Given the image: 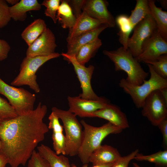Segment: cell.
Here are the masks:
<instances>
[{
  "label": "cell",
  "instance_id": "obj_1",
  "mask_svg": "<svg viewBox=\"0 0 167 167\" xmlns=\"http://www.w3.org/2000/svg\"><path fill=\"white\" fill-rule=\"evenodd\" d=\"M46 105L40 102L36 108L14 118L0 119V154L11 167L25 165L39 143L49 131L43 119Z\"/></svg>",
  "mask_w": 167,
  "mask_h": 167
},
{
  "label": "cell",
  "instance_id": "obj_2",
  "mask_svg": "<svg viewBox=\"0 0 167 167\" xmlns=\"http://www.w3.org/2000/svg\"><path fill=\"white\" fill-rule=\"evenodd\" d=\"M80 123L84 129L83 140L77 155L84 165L89 163L90 155L101 145L106 136L110 134L119 133L122 130L109 122L99 127L90 125L84 120Z\"/></svg>",
  "mask_w": 167,
  "mask_h": 167
},
{
  "label": "cell",
  "instance_id": "obj_3",
  "mask_svg": "<svg viewBox=\"0 0 167 167\" xmlns=\"http://www.w3.org/2000/svg\"><path fill=\"white\" fill-rule=\"evenodd\" d=\"M103 53L113 63L116 71H123L126 73V79L129 83L140 85L148 76V73L144 70L128 49L122 46L115 50H104Z\"/></svg>",
  "mask_w": 167,
  "mask_h": 167
},
{
  "label": "cell",
  "instance_id": "obj_4",
  "mask_svg": "<svg viewBox=\"0 0 167 167\" xmlns=\"http://www.w3.org/2000/svg\"><path fill=\"white\" fill-rule=\"evenodd\" d=\"M150 74L149 79L144 80L139 85L132 84L125 79L119 81V85L124 91L131 97L135 106L142 108L147 96L153 91L167 87V79L159 75L153 70L151 66L147 64Z\"/></svg>",
  "mask_w": 167,
  "mask_h": 167
},
{
  "label": "cell",
  "instance_id": "obj_5",
  "mask_svg": "<svg viewBox=\"0 0 167 167\" xmlns=\"http://www.w3.org/2000/svg\"><path fill=\"white\" fill-rule=\"evenodd\" d=\"M52 111L60 119L63 123L66 140V155L71 156L77 155L83 136L82 125L73 113L53 107Z\"/></svg>",
  "mask_w": 167,
  "mask_h": 167
},
{
  "label": "cell",
  "instance_id": "obj_6",
  "mask_svg": "<svg viewBox=\"0 0 167 167\" xmlns=\"http://www.w3.org/2000/svg\"><path fill=\"white\" fill-rule=\"evenodd\" d=\"M60 55L55 52L48 56L26 57L21 64L19 74L11 83V85L19 86L27 85L36 93H39L40 88L36 81V71L45 62Z\"/></svg>",
  "mask_w": 167,
  "mask_h": 167
},
{
  "label": "cell",
  "instance_id": "obj_7",
  "mask_svg": "<svg viewBox=\"0 0 167 167\" xmlns=\"http://www.w3.org/2000/svg\"><path fill=\"white\" fill-rule=\"evenodd\" d=\"M0 94L5 96L18 115L34 110L36 97L34 94L22 88L10 85L0 77Z\"/></svg>",
  "mask_w": 167,
  "mask_h": 167
},
{
  "label": "cell",
  "instance_id": "obj_8",
  "mask_svg": "<svg viewBox=\"0 0 167 167\" xmlns=\"http://www.w3.org/2000/svg\"><path fill=\"white\" fill-rule=\"evenodd\" d=\"M60 55L73 67L82 90V93L79 95L81 98L93 100H101L105 98L98 96L92 88L91 80L95 69L93 65H90L86 67L81 65L77 61L75 55H69L64 53Z\"/></svg>",
  "mask_w": 167,
  "mask_h": 167
},
{
  "label": "cell",
  "instance_id": "obj_9",
  "mask_svg": "<svg viewBox=\"0 0 167 167\" xmlns=\"http://www.w3.org/2000/svg\"><path fill=\"white\" fill-rule=\"evenodd\" d=\"M157 29L156 23L150 14L147 15L134 28L132 36L128 41V49L134 57L137 58L140 54L144 42Z\"/></svg>",
  "mask_w": 167,
  "mask_h": 167
},
{
  "label": "cell",
  "instance_id": "obj_10",
  "mask_svg": "<svg viewBox=\"0 0 167 167\" xmlns=\"http://www.w3.org/2000/svg\"><path fill=\"white\" fill-rule=\"evenodd\" d=\"M141 108L142 115L146 117L153 126H157L167 117V104L159 90L153 91L147 96Z\"/></svg>",
  "mask_w": 167,
  "mask_h": 167
},
{
  "label": "cell",
  "instance_id": "obj_11",
  "mask_svg": "<svg viewBox=\"0 0 167 167\" xmlns=\"http://www.w3.org/2000/svg\"><path fill=\"white\" fill-rule=\"evenodd\" d=\"M69 111L81 118H92L95 111L107 106L110 103L105 98L101 100L83 99L79 96L67 98Z\"/></svg>",
  "mask_w": 167,
  "mask_h": 167
},
{
  "label": "cell",
  "instance_id": "obj_12",
  "mask_svg": "<svg viewBox=\"0 0 167 167\" xmlns=\"http://www.w3.org/2000/svg\"><path fill=\"white\" fill-rule=\"evenodd\" d=\"M167 54V41L157 29L144 43L140 55L136 58L139 62L153 61L161 55Z\"/></svg>",
  "mask_w": 167,
  "mask_h": 167
},
{
  "label": "cell",
  "instance_id": "obj_13",
  "mask_svg": "<svg viewBox=\"0 0 167 167\" xmlns=\"http://www.w3.org/2000/svg\"><path fill=\"white\" fill-rule=\"evenodd\" d=\"M57 45L55 36L48 28L30 45L26 52V57L48 56L55 53Z\"/></svg>",
  "mask_w": 167,
  "mask_h": 167
},
{
  "label": "cell",
  "instance_id": "obj_14",
  "mask_svg": "<svg viewBox=\"0 0 167 167\" xmlns=\"http://www.w3.org/2000/svg\"><path fill=\"white\" fill-rule=\"evenodd\" d=\"M108 4L104 0H85L82 10L92 18L103 22L108 28H113L115 20L108 9Z\"/></svg>",
  "mask_w": 167,
  "mask_h": 167
},
{
  "label": "cell",
  "instance_id": "obj_15",
  "mask_svg": "<svg viewBox=\"0 0 167 167\" xmlns=\"http://www.w3.org/2000/svg\"><path fill=\"white\" fill-rule=\"evenodd\" d=\"M106 119L122 130L129 127L126 116L117 105L109 103L107 106L94 112L92 118Z\"/></svg>",
  "mask_w": 167,
  "mask_h": 167
},
{
  "label": "cell",
  "instance_id": "obj_16",
  "mask_svg": "<svg viewBox=\"0 0 167 167\" xmlns=\"http://www.w3.org/2000/svg\"><path fill=\"white\" fill-rule=\"evenodd\" d=\"M103 24H105L102 21L92 18L82 11L81 14L76 19L74 25L69 29L66 41L80 34L93 30Z\"/></svg>",
  "mask_w": 167,
  "mask_h": 167
},
{
  "label": "cell",
  "instance_id": "obj_17",
  "mask_svg": "<svg viewBox=\"0 0 167 167\" xmlns=\"http://www.w3.org/2000/svg\"><path fill=\"white\" fill-rule=\"evenodd\" d=\"M48 127L53 131L52 139L54 151L57 155H66V140L63 133V126L61 125L59 118L53 112L49 115Z\"/></svg>",
  "mask_w": 167,
  "mask_h": 167
},
{
  "label": "cell",
  "instance_id": "obj_18",
  "mask_svg": "<svg viewBox=\"0 0 167 167\" xmlns=\"http://www.w3.org/2000/svg\"><path fill=\"white\" fill-rule=\"evenodd\" d=\"M121 156L116 149L109 145H101L90 155L89 163L93 166L114 163Z\"/></svg>",
  "mask_w": 167,
  "mask_h": 167
},
{
  "label": "cell",
  "instance_id": "obj_19",
  "mask_svg": "<svg viewBox=\"0 0 167 167\" xmlns=\"http://www.w3.org/2000/svg\"><path fill=\"white\" fill-rule=\"evenodd\" d=\"M107 28V25L103 24L93 30L83 33L71 40L67 42V51L66 53L75 55L80 47L98 38L100 34Z\"/></svg>",
  "mask_w": 167,
  "mask_h": 167
},
{
  "label": "cell",
  "instance_id": "obj_20",
  "mask_svg": "<svg viewBox=\"0 0 167 167\" xmlns=\"http://www.w3.org/2000/svg\"><path fill=\"white\" fill-rule=\"evenodd\" d=\"M41 5L37 0H21L17 4L9 6L11 19L15 21H24L27 18V12L31 11H38Z\"/></svg>",
  "mask_w": 167,
  "mask_h": 167
},
{
  "label": "cell",
  "instance_id": "obj_21",
  "mask_svg": "<svg viewBox=\"0 0 167 167\" xmlns=\"http://www.w3.org/2000/svg\"><path fill=\"white\" fill-rule=\"evenodd\" d=\"M38 152L48 162L50 167H71L68 158L63 155H57L49 147L41 144L37 147Z\"/></svg>",
  "mask_w": 167,
  "mask_h": 167
},
{
  "label": "cell",
  "instance_id": "obj_22",
  "mask_svg": "<svg viewBox=\"0 0 167 167\" xmlns=\"http://www.w3.org/2000/svg\"><path fill=\"white\" fill-rule=\"evenodd\" d=\"M61 2L57 11V20L63 28L69 29L74 25L76 18L68 0H61Z\"/></svg>",
  "mask_w": 167,
  "mask_h": 167
},
{
  "label": "cell",
  "instance_id": "obj_23",
  "mask_svg": "<svg viewBox=\"0 0 167 167\" xmlns=\"http://www.w3.org/2000/svg\"><path fill=\"white\" fill-rule=\"evenodd\" d=\"M46 25L45 21L38 19L29 25L23 31L21 36L28 46L30 45L45 30Z\"/></svg>",
  "mask_w": 167,
  "mask_h": 167
},
{
  "label": "cell",
  "instance_id": "obj_24",
  "mask_svg": "<svg viewBox=\"0 0 167 167\" xmlns=\"http://www.w3.org/2000/svg\"><path fill=\"white\" fill-rule=\"evenodd\" d=\"M148 1L150 15L155 21L157 29L161 36L167 41V12L157 7L155 1L148 0Z\"/></svg>",
  "mask_w": 167,
  "mask_h": 167
},
{
  "label": "cell",
  "instance_id": "obj_25",
  "mask_svg": "<svg viewBox=\"0 0 167 167\" xmlns=\"http://www.w3.org/2000/svg\"><path fill=\"white\" fill-rule=\"evenodd\" d=\"M102 45L101 40L98 38L82 46L75 55L76 60L81 65L85 66L95 55Z\"/></svg>",
  "mask_w": 167,
  "mask_h": 167
},
{
  "label": "cell",
  "instance_id": "obj_26",
  "mask_svg": "<svg viewBox=\"0 0 167 167\" xmlns=\"http://www.w3.org/2000/svg\"><path fill=\"white\" fill-rule=\"evenodd\" d=\"M150 14L148 0H137L134 9L131 11L129 19L133 30L135 26L147 15Z\"/></svg>",
  "mask_w": 167,
  "mask_h": 167
},
{
  "label": "cell",
  "instance_id": "obj_27",
  "mask_svg": "<svg viewBox=\"0 0 167 167\" xmlns=\"http://www.w3.org/2000/svg\"><path fill=\"white\" fill-rule=\"evenodd\" d=\"M115 22L120 29L117 33L119 36V41L124 48L127 49L129 36L133 30L131 25L129 17L125 15H119L117 17Z\"/></svg>",
  "mask_w": 167,
  "mask_h": 167
},
{
  "label": "cell",
  "instance_id": "obj_28",
  "mask_svg": "<svg viewBox=\"0 0 167 167\" xmlns=\"http://www.w3.org/2000/svg\"><path fill=\"white\" fill-rule=\"evenodd\" d=\"M134 159L138 161H146L153 163L163 167L167 166V150L160 151L148 155H144L138 153Z\"/></svg>",
  "mask_w": 167,
  "mask_h": 167
},
{
  "label": "cell",
  "instance_id": "obj_29",
  "mask_svg": "<svg viewBox=\"0 0 167 167\" xmlns=\"http://www.w3.org/2000/svg\"><path fill=\"white\" fill-rule=\"evenodd\" d=\"M144 62L150 64L154 71L160 76L167 79V54L161 55L156 61Z\"/></svg>",
  "mask_w": 167,
  "mask_h": 167
},
{
  "label": "cell",
  "instance_id": "obj_30",
  "mask_svg": "<svg viewBox=\"0 0 167 167\" xmlns=\"http://www.w3.org/2000/svg\"><path fill=\"white\" fill-rule=\"evenodd\" d=\"M60 2V0H45L41 4L46 8L44 12L45 16L51 18L55 24L57 21L56 15Z\"/></svg>",
  "mask_w": 167,
  "mask_h": 167
},
{
  "label": "cell",
  "instance_id": "obj_31",
  "mask_svg": "<svg viewBox=\"0 0 167 167\" xmlns=\"http://www.w3.org/2000/svg\"><path fill=\"white\" fill-rule=\"evenodd\" d=\"M18 116L13 107L5 99L0 96V119H10Z\"/></svg>",
  "mask_w": 167,
  "mask_h": 167
},
{
  "label": "cell",
  "instance_id": "obj_32",
  "mask_svg": "<svg viewBox=\"0 0 167 167\" xmlns=\"http://www.w3.org/2000/svg\"><path fill=\"white\" fill-rule=\"evenodd\" d=\"M9 9L6 0H0V29L6 26L11 19Z\"/></svg>",
  "mask_w": 167,
  "mask_h": 167
},
{
  "label": "cell",
  "instance_id": "obj_33",
  "mask_svg": "<svg viewBox=\"0 0 167 167\" xmlns=\"http://www.w3.org/2000/svg\"><path fill=\"white\" fill-rule=\"evenodd\" d=\"M28 167H50L47 161L35 150L28 160Z\"/></svg>",
  "mask_w": 167,
  "mask_h": 167
},
{
  "label": "cell",
  "instance_id": "obj_34",
  "mask_svg": "<svg viewBox=\"0 0 167 167\" xmlns=\"http://www.w3.org/2000/svg\"><path fill=\"white\" fill-rule=\"evenodd\" d=\"M138 153V149H136L126 156H121L113 164L111 167H128L130 161L134 159Z\"/></svg>",
  "mask_w": 167,
  "mask_h": 167
},
{
  "label": "cell",
  "instance_id": "obj_35",
  "mask_svg": "<svg viewBox=\"0 0 167 167\" xmlns=\"http://www.w3.org/2000/svg\"><path fill=\"white\" fill-rule=\"evenodd\" d=\"M85 0H68L74 14L78 18L82 12V8Z\"/></svg>",
  "mask_w": 167,
  "mask_h": 167
},
{
  "label": "cell",
  "instance_id": "obj_36",
  "mask_svg": "<svg viewBox=\"0 0 167 167\" xmlns=\"http://www.w3.org/2000/svg\"><path fill=\"white\" fill-rule=\"evenodd\" d=\"M11 49L9 43L5 40L0 39V61L6 59Z\"/></svg>",
  "mask_w": 167,
  "mask_h": 167
},
{
  "label": "cell",
  "instance_id": "obj_37",
  "mask_svg": "<svg viewBox=\"0 0 167 167\" xmlns=\"http://www.w3.org/2000/svg\"><path fill=\"white\" fill-rule=\"evenodd\" d=\"M157 126L160 129L162 133L163 144L165 148L167 147V117L162 120L158 124Z\"/></svg>",
  "mask_w": 167,
  "mask_h": 167
},
{
  "label": "cell",
  "instance_id": "obj_38",
  "mask_svg": "<svg viewBox=\"0 0 167 167\" xmlns=\"http://www.w3.org/2000/svg\"><path fill=\"white\" fill-rule=\"evenodd\" d=\"M159 90L164 101L167 104V87L163 88Z\"/></svg>",
  "mask_w": 167,
  "mask_h": 167
},
{
  "label": "cell",
  "instance_id": "obj_39",
  "mask_svg": "<svg viewBox=\"0 0 167 167\" xmlns=\"http://www.w3.org/2000/svg\"><path fill=\"white\" fill-rule=\"evenodd\" d=\"M8 164L6 158L4 156L0 154V167H5Z\"/></svg>",
  "mask_w": 167,
  "mask_h": 167
},
{
  "label": "cell",
  "instance_id": "obj_40",
  "mask_svg": "<svg viewBox=\"0 0 167 167\" xmlns=\"http://www.w3.org/2000/svg\"><path fill=\"white\" fill-rule=\"evenodd\" d=\"M113 164H110L106 165H94L92 167H111ZM71 167H79L76 165L75 164H72L71 165ZM82 167H88V164H84Z\"/></svg>",
  "mask_w": 167,
  "mask_h": 167
},
{
  "label": "cell",
  "instance_id": "obj_41",
  "mask_svg": "<svg viewBox=\"0 0 167 167\" xmlns=\"http://www.w3.org/2000/svg\"><path fill=\"white\" fill-rule=\"evenodd\" d=\"M7 3L14 6L18 3L19 1V0H6Z\"/></svg>",
  "mask_w": 167,
  "mask_h": 167
},
{
  "label": "cell",
  "instance_id": "obj_42",
  "mask_svg": "<svg viewBox=\"0 0 167 167\" xmlns=\"http://www.w3.org/2000/svg\"><path fill=\"white\" fill-rule=\"evenodd\" d=\"M161 6L165 9H167V0H160L159 1Z\"/></svg>",
  "mask_w": 167,
  "mask_h": 167
},
{
  "label": "cell",
  "instance_id": "obj_43",
  "mask_svg": "<svg viewBox=\"0 0 167 167\" xmlns=\"http://www.w3.org/2000/svg\"><path fill=\"white\" fill-rule=\"evenodd\" d=\"M133 167H141L135 163H133Z\"/></svg>",
  "mask_w": 167,
  "mask_h": 167
},
{
  "label": "cell",
  "instance_id": "obj_44",
  "mask_svg": "<svg viewBox=\"0 0 167 167\" xmlns=\"http://www.w3.org/2000/svg\"><path fill=\"white\" fill-rule=\"evenodd\" d=\"M1 142H0V148H1Z\"/></svg>",
  "mask_w": 167,
  "mask_h": 167
}]
</instances>
